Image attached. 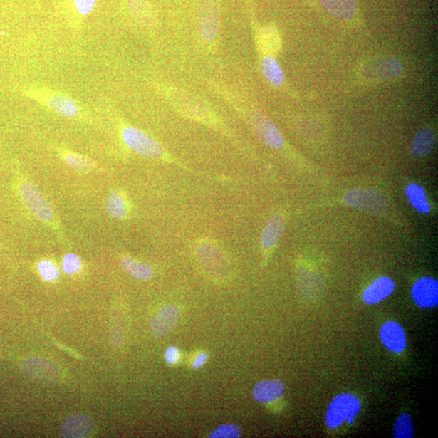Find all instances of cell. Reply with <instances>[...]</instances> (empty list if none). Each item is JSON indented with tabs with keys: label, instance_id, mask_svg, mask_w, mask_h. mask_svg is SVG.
I'll return each mask as SVG.
<instances>
[{
	"label": "cell",
	"instance_id": "6da1fadb",
	"mask_svg": "<svg viewBox=\"0 0 438 438\" xmlns=\"http://www.w3.org/2000/svg\"><path fill=\"white\" fill-rule=\"evenodd\" d=\"M361 410V402L358 397L350 393L338 395L327 408L325 424L327 427L336 429L348 422L353 424Z\"/></svg>",
	"mask_w": 438,
	"mask_h": 438
},
{
	"label": "cell",
	"instance_id": "7a4b0ae2",
	"mask_svg": "<svg viewBox=\"0 0 438 438\" xmlns=\"http://www.w3.org/2000/svg\"><path fill=\"white\" fill-rule=\"evenodd\" d=\"M26 95L42 103L53 112L69 118H77L80 113L79 105L73 98L63 93L45 89V88H28Z\"/></svg>",
	"mask_w": 438,
	"mask_h": 438
},
{
	"label": "cell",
	"instance_id": "3957f363",
	"mask_svg": "<svg viewBox=\"0 0 438 438\" xmlns=\"http://www.w3.org/2000/svg\"><path fill=\"white\" fill-rule=\"evenodd\" d=\"M402 64L394 57L373 58L361 66L359 75L362 80L369 83H381L396 78L402 72Z\"/></svg>",
	"mask_w": 438,
	"mask_h": 438
},
{
	"label": "cell",
	"instance_id": "277c9868",
	"mask_svg": "<svg viewBox=\"0 0 438 438\" xmlns=\"http://www.w3.org/2000/svg\"><path fill=\"white\" fill-rule=\"evenodd\" d=\"M122 137L127 147L140 155L150 159H162L165 155V150L159 142L137 127H125Z\"/></svg>",
	"mask_w": 438,
	"mask_h": 438
},
{
	"label": "cell",
	"instance_id": "5b68a950",
	"mask_svg": "<svg viewBox=\"0 0 438 438\" xmlns=\"http://www.w3.org/2000/svg\"><path fill=\"white\" fill-rule=\"evenodd\" d=\"M343 201L347 206L372 214L383 213L387 207L382 192L369 188L350 190L344 196Z\"/></svg>",
	"mask_w": 438,
	"mask_h": 438
},
{
	"label": "cell",
	"instance_id": "8992f818",
	"mask_svg": "<svg viewBox=\"0 0 438 438\" xmlns=\"http://www.w3.org/2000/svg\"><path fill=\"white\" fill-rule=\"evenodd\" d=\"M249 124L261 142L268 147L280 149L283 145V138L278 128L260 110H254L249 115Z\"/></svg>",
	"mask_w": 438,
	"mask_h": 438
},
{
	"label": "cell",
	"instance_id": "52a82bcc",
	"mask_svg": "<svg viewBox=\"0 0 438 438\" xmlns=\"http://www.w3.org/2000/svg\"><path fill=\"white\" fill-rule=\"evenodd\" d=\"M19 189L26 207L38 219L43 221L53 219V210L37 187L28 181H22Z\"/></svg>",
	"mask_w": 438,
	"mask_h": 438
},
{
	"label": "cell",
	"instance_id": "ba28073f",
	"mask_svg": "<svg viewBox=\"0 0 438 438\" xmlns=\"http://www.w3.org/2000/svg\"><path fill=\"white\" fill-rule=\"evenodd\" d=\"M198 13V25L202 38L206 42H214L218 36L219 28L217 0H202Z\"/></svg>",
	"mask_w": 438,
	"mask_h": 438
},
{
	"label": "cell",
	"instance_id": "9c48e42d",
	"mask_svg": "<svg viewBox=\"0 0 438 438\" xmlns=\"http://www.w3.org/2000/svg\"><path fill=\"white\" fill-rule=\"evenodd\" d=\"M412 300L422 308H433L438 303V283L432 277L417 280L412 289Z\"/></svg>",
	"mask_w": 438,
	"mask_h": 438
},
{
	"label": "cell",
	"instance_id": "30bf717a",
	"mask_svg": "<svg viewBox=\"0 0 438 438\" xmlns=\"http://www.w3.org/2000/svg\"><path fill=\"white\" fill-rule=\"evenodd\" d=\"M170 99L174 107L181 113L197 120H206L208 109L199 99L181 90H173L170 93Z\"/></svg>",
	"mask_w": 438,
	"mask_h": 438
},
{
	"label": "cell",
	"instance_id": "8fae6325",
	"mask_svg": "<svg viewBox=\"0 0 438 438\" xmlns=\"http://www.w3.org/2000/svg\"><path fill=\"white\" fill-rule=\"evenodd\" d=\"M180 309L174 305L162 307L150 323V331L157 338L167 336L174 329L180 318Z\"/></svg>",
	"mask_w": 438,
	"mask_h": 438
},
{
	"label": "cell",
	"instance_id": "7c38bea8",
	"mask_svg": "<svg viewBox=\"0 0 438 438\" xmlns=\"http://www.w3.org/2000/svg\"><path fill=\"white\" fill-rule=\"evenodd\" d=\"M383 345L391 353L396 354L405 352L407 347V338L404 328L396 321L390 320L385 323L380 331Z\"/></svg>",
	"mask_w": 438,
	"mask_h": 438
},
{
	"label": "cell",
	"instance_id": "4fadbf2b",
	"mask_svg": "<svg viewBox=\"0 0 438 438\" xmlns=\"http://www.w3.org/2000/svg\"><path fill=\"white\" fill-rule=\"evenodd\" d=\"M22 369L29 377L46 381H56L61 376L58 366L44 358H28L23 363Z\"/></svg>",
	"mask_w": 438,
	"mask_h": 438
},
{
	"label": "cell",
	"instance_id": "5bb4252c",
	"mask_svg": "<svg viewBox=\"0 0 438 438\" xmlns=\"http://www.w3.org/2000/svg\"><path fill=\"white\" fill-rule=\"evenodd\" d=\"M285 390V384L281 380H264L255 385L253 397L260 404H271L283 398Z\"/></svg>",
	"mask_w": 438,
	"mask_h": 438
},
{
	"label": "cell",
	"instance_id": "9a60e30c",
	"mask_svg": "<svg viewBox=\"0 0 438 438\" xmlns=\"http://www.w3.org/2000/svg\"><path fill=\"white\" fill-rule=\"evenodd\" d=\"M395 290L394 280L387 276H382L375 280L363 293V301L367 305H377L393 294Z\"/></svg>",
	"mask_w": 438,
	"mask_h": 438
},
{
	"label": "cell",
	"instance_id": "2e32d148",
	"mask_svg": "<svg viewBox=\"0 0 438 438\" xmlns=\"http://www.w3.org/2000/svg\"><path fill=\"white\" fill-rule=\"evenodd\" d=\"M285 229V219L281 214H274L263 229L261 235V245L263 249L271 251L276 246Z\"/></svg>",
	"mask_w": 438,
	"mask_h": 438
},
{
	"label": "cell",
	"instance_id": "e0dca14e",
	"mask_svg": "<svg viewBox=\"0 0 438 438\" xmlns=\"http://www.w3.org/2000/svg\"><path fill=\"white\" fill-rule=\"evenodd\" d=\"M198 256L208 271L224 272L226 267L225 260L219 249L215 244L203 242L198 245Z\"/></svg>",
	"mask_w": 438,
	"mask_h": 438
},
{
	"label": "cell",
	"instance_id": "ac0fdd59",
	"mask_svg": "<svg viewBox=\"0 0 438 438\" xmlns=\"http://www.w3.org/2000/svg\"><path fill=\"white\" fill-rule=\"evenodd\" d=\"M92 422L89 417L83 414H73L63 422L61 434L63 437H85L90 433Z\"/></svg>",
	"mask_w": 438,
	"mask_h": 438
},
{
	"label": "cell",
	"instance_id": "d6986e66",
	"mask_svg": "<svg viewBox=\"0 0 438 438\" xmlns=\"http://www.w3.org/2000/svg\"><path fill=\"white\" fill-rule=\"evenodd\" d=\"M435 135L429 127L422 128L414 137L411 151L414 156L422 157L427 156L434 150Z\"/></svg>",
	"mask_w": 438,
	"mask_h": 438
},
{
	"label": "cell",
	"instance_id": "ffe728a7",
	"mask_svg": "<svg viewBox=\"0 0 438 438\" xmlns=\"http://www.w3.org/2000/svg\"><path fill=\"white\" fill-rule=\"evenodd\" d=\"M323 8L338 19L350 20L356 14L355 0H320Z\"/></svg>",
	"mask_w": 438,
	"mask_h": 438
},
{
	"label": "cell",
	"instance_id": "44dd1931",
	"mask_svg": "<svg viewBox=\"0 0 438 438\" xmlns=\"http://www.w3.org/2000/svg\"><path fill=\"white\" fill-rule=\"evenodd\" d=\"M405 194L409 203L422 214H429L431 212V207L427 195L422 185L417 183H412L407 186Z\"/></svg>",
	"mask_w": 438,
	"mask_h": 438
},
{
	"label": "cell",
	"instance_id": "7402d4cb",
	"mask_svg": "<svg viewBox=\"0 0 438 438\" xmlns=\"http://www.w3.org/2000/svg\"><path fill=\"white\" fill-rule=\"evenodd\" d=\"M259 41L260 48L266 56L276 54L281 48V40L277 29L273 26L262 28L259 32Z\"/></svg>",
	"mask_w": 438,
	"mask_h": 438
},
{
	"label": "cell",
	"instance_id": "603a6c76",
	"mask_svg": "<svg viewBox=\"0 0 438 438\" xmlns=\"http://www.w3.org/2000/svg\"><path fill=\"white\" fill-rule=\"evenodd\" d=\"M107 213L115 219H124L128 213V204L125 197L119 192H113L108 198Z\"/></svg>",
	"mask_w": 438,
	"mask_h": 438
},
{
	"label": "cell",
	"instance_id": "cb8c5ba5",
	"mask_svg": "<svg viewBox=\"0 0 438 438\" xmlns=\"http://www.w3.org/2000/svg\"><path fill=\"white\" fill-rule=\"evenodd\" d=\"M262 73L268 83L273 85H281L284 81V74L278 63L271 56H267L261 62Z\"/></svg>",
	"mask_w": 438,
	"mask_h": 438
},
{
	"label": "cell",
	"instance_id": "d4e9b609",
	"mask_svg": "<svg viewBox=\"0 0 438 438\" xmlns=\"http://www.w3.org/2000/svg\"><path fill=\"white\" fill-rule=\"evenodd\" d=\"M121 265L124 271L133 278L145 281L153 276V270L145 263L125 258L122 259Z\"/></svg>",
	"mask_w": 438,
	"mask_h": 438
},
{
	"label": "cell",
	"instance_id": "484cf974",
	"mask_svg": "<svg viewBox=\"0 0 438 438\" xmlns=\"http://www.w3.org/2000/svg\"><path fill=\"white\" fill-rule=\"evenodd\" d=\"M414 435V424L410 414L402 413L396 419L394 429L395 438H412Z\"/></svg>",
	"mask_w": 438,
	"mask_h": 438
},
{
	"label": "cell",
	"instance_id": "4316f807",
	"mask_svg": "<svg viewBox=\"0 0 438 438\" xmlns=\"http://www.w3.org/2000/svg\"><path fill=\"white\" fill-rule=\"evenodd\" d=\"M63 157L67 165L75 169V170L88 172L95 168V163L83 155L67 152V153L63 155Z\"/></svg>",
	"mask_w": 438,
	"mask_h": 438
},
{
	"label": "cell",
	"instance_id": "83f0119b",
	"mask_svg": "<svg viewBox=\"0 0 438 438\" xmlns=\"http://www.w3.org/2000/svg\"><path fill=\"white\" fill-rule=\"evenodd\" d=\"M242 435V429L239 426L232 423H226L219 426L212 434L210 438H239Z\"/></svg>",
	"mask_w": 438,
	"mask_h": 438
},
{
	"label": "cell",
	"instance_id": "f1b7e54d",
	"mask_svg": "<svg viewBox=\"0 0 438 438\" xmlns=\"http://www.w3.org/2000/svg\"><path fill=\"white\" fill-rule=\"evenodd\" d=\"M38 271L46 281H53L58 276V270L53 262L43 261L38 266Z\"/></svg>",
	"mask_w": 438,
	"mask_h": 438
},
{
	"label": "cell",
	"instance_id": "f546056e",
	"mask_svg": "<svg viewBox=\"0 0 438 438\" xmlns=\"http://www.w3.org/2000/svg\"><path fill=\"white\" fill-rule=\"evenodd\" d=\"M80 268V261L77 255L68 254L63 260V270L64 272L71 274L78 272Z\"/></svg>",
	"mask_w": 438,
	"mask_h": 438
},
{
	"label": "cell",
	"instance_id": "4dcf8cb0",
	"mask_svg": "<svg viewBox=\"0 0 438 438\" xmlns=\"http://www.w3.org/2000/svg\"><path fill=\"white\" fill-rule=\"evenodd\" d=\"M75 8L80 15H89L95 9L97 0H74Z\"/></svg>",
	"mask_w": 438,
	"mask_h": 438
},
{
	"label": "cell",
	"instance_id": "1f68e13d",
	"mask_svg": "<svg viewBox=\"0 0 438 438\" xmlns=\"http://www.w3.org/2000/svg\"><path fill=\"white\" fill-rule=\"evenodd\" d=\"M180 358L179 350L177 347H169L165 353V360L169 365L178 363Z\"/></svg>",
	"mask_w": 438,
	"mask_h": 438
},
{
	"label": "cell",
	"instance_id": "d6a6232c",
	"mask_svg": "<svg viewBox=\"0 0 438 438\" xmlns=\"http://www.w3.org/2000/svg\"><path fill=\"white\" fill-rule=\"evenodd\" d=\"M208 360V355L204 353H202L197 356L194 362H192V367L194 369H200Z\"/></svg>",
	"mask_w": 438,
	"mask_h": 438
}]
</instances>
